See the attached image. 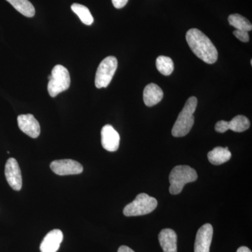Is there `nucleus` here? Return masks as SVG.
I'll return each mask as SVG.
<instances>
[{"label": "nucleus", "instance_id": "obj_1", "mask_svg": "<svg viewBox=\"0 0 252 252\" xmlns=\"http://www.w3.org/2000/svg\"><path fill=\"white\" fill-rule=\"evenodd\" d=\"M186 39L192 52L199 59L207 64L217 62L218 51L211 40L201 31L196 28L189 30Z\"/></svg>", "mask_w": 252, "mask_h": 252}, {"label": "nucleus", "instance_id": "obj_2", "mask_svg": "<svg viewBox=\"0 0 252 252\" xmlns=\"http://www.w3.org/2000/svg\"><path fill=\"white\" fill-rule=\"evenodd\" d=\"M198 105V99L192 96L187 99L185 107L179 114L175 125L172 127L174 137H185L191 130L194 124L193 114Z\"/></svg>", "mask_w": 252, "mask_h": 252}, {"label": "nucleus", "instance_id": "obj_3", "mask_svg": "<svg viewBox=\"0 0 252 252\" xmlns=\"http://www.w3.org/2000/svg\"><path fill=\"white\" fill-rule=\"evenodd\" d=\"M197 179L198 174L193 168L189 165H177L172 169L169 177V191L172 195H178L187 184L195 182Z\"/></svg>", "mask_w": 252, "mask_h": 252}, {"label": "nucleus", "instance_id": "obj_4", "mask_svg": "<svg viewBox=\"0 0 252 252\" xmlns=\"http://www.w3.org/2000/svg\"><path fill=\"white\" fill-rule=\"evenodd\" d=\"M48 92L52 97H56L58 94L67 91L70 86V75L67 68L58 64L55 66L49 76Z\"/></svg>", "mask_w": 252, "mask_h": 252}, {"label": "nucleus", "instance_id": "obj_5", "mask_svg": "<svg viewBox=\"0 0 252 252\" xmlns=\"http://www.w3.org/2000/svg\"><path fill=\"white\" fill-rule=\"evenodd\" d=\"M158 205L157 200L146 193L137 195L132 203L126 205L124 214L126 217L142 216L148 215L156 210Z\"/></svg>", "mask_w": 252, "mask_h": 252}, {"label": "nucleus", "instance_id": "obj_6", "mask_svg": "<svg viewBox=\"0 0 252 252\" xmlns=\"http://www.w3.org/2000/svg\"><path fill=\"white\" fill-rule=\"evenodd\" d=\"M118 66L117 58L108 56L99 64L94 79V85L97 89L107 88L115 74Z\"/></svg>", "mask_w": 252, "mask_h": 252}, {"label": "nucleus", "instance_id": "obj_7", "mask_svg": "<svg viewBox=\"0 0 252 252\" xmlns=\"http://www.w3.org/2000/svg\"><path fill=\"white\" fill-rule=\"evenodd\" d=\"M50 167L54 173L60 176L79 175L84 170L81 164L71 159L54 160Z\"/></svg>", "mask_w": 252, "mask_h": 252}, {"label": "nucleus", "instance_id": "obj_8", "mask_svg": "<svg viewBox=\"0 0 252 252\" xmlns=\"http://www.w3.org/2000/svg\"><path fill=\"white\" fill-rule=\"evenodd\" d=\"M5 177L10 187L15 190L22 189L23 181L21 169L17 160L14 158H10L5 165Z\"/></svg>", "mask_w": 252, "mask_h": 252}, {"label": "nucleus", "instance_id": "obj_9", "mask_svg": "<svg viewBox=\"0 0 252 252\" xmlns=\"http://www.w3.org/2000/svg\"><path fill=\"white\" fill-rule=\"evenodd\" d=\"M213 231V227L210 223H205L199 228L195 238L194 252H210Z\"/></svg>", "mask_w": 252, "mask_h": 252}, {"label": "nucleus", "instance_id": "obj_10", "mask_svg": "<svg viewBox=\"0 0 252 252\" xmlns=\"http://www.w3.org/2000/svg\"><path fill=\"white\" fill-rule=\"evenodd\" d=\"M18 125L21 131L32 137L36 138L40 134V126L32 114H22L18 117Z\"/></svg>", "mask_w": 252, "mask_h": 252}, {"label": "nucleus", "instance_id": "obj_11", "mask_svg": "<svg viewBox=\"0 0 252 252\" xmlns=\"http://www.w3.org/2000/svg\"><path fill=\"white\" fill-rule=\"evenodd\" d=\"M102 147L108 152L118 150L120 144V136L117 130L111 125H106L101 131Z\"/></svg>", "mask_w": 252, "mask_h": 252}, {"label": "nucleus", "instance_id": "obj_12", "mask_svg": "<svg viewBox=\"0 0 252 252\" xmlns=\"http://www.w3.org/2000/svg\"><path fill=\"white\" fill-rule=\"evenodd\" d=\"M63 240V232L59 229L50 231L44 237L40 245L41 252H56L59 250Z\"/></svg>", "mask_w": 252, "mask_h": 252}, {"label": "nucleus", "instance_id": "obj_13", "mask_svg": "<svg viewBox=\"0 0 252 252\" xmlns=\"http://www.w3.org/2000/svg\"><path fill=\"white\" fill-rule=\"evenodd\" d=\"M158 240L163 252H177V235L175 230L162 229L159 233Z\"/></svg>", "mask_w": 252, "mask_h": 252}, {"label": "nucleus", "instance_id": "obj_14", "mask_svg": "<svg viewBox=\"0 0 252 252\" xmlns=\"http://www.w3.org/2000/svg\"><path fill=\"white\" fill-rule=\"evenodd\" d=\"M163 92L158 86L155 84H149L146 86L143 92L144 104L147 107H153L162 100Z\"/></svg>", "mask_w": 252, "mask_h": 252}, {"label": "nucleus", "instance_id": "obj_15", "mask_svg": "<svg viewBox=\"0 0 252 252\" xmlns=\"http://www.w3.org/2000/svg\"><path fill=\"white\" fill-rule=\"evenodd\" d=\"M232 154L228 147H215L207 154L209 161L215 165H220L230 160Z\"/></svg>", "mask_w": 252, "mask_h": 252}, {"label": "nucleus", "instance_id": "obj_16", "mask_svg": "<svg viewBox=\"0 0 252 252\" xmlns=\"http://www.w3.org/2000/svg\"><path fill=\"white\" fill-rule=\"evenodd\" d=\"M17 10L26 17L32 18L35 14V9L34 6L28 0H6Z\"/></svg>", "mask_w": 252, "mask_h": 252}, {"label": "nucleus", "instance_id": "obj_17", "mask_svg": "<svg viewBox=\"0 0 252 252\" xmlns=\"http://www.w3.org/2000/svg\"><path fill=\"white\" fill-rule=\"evenodd\" d=\"M228 22L230 26L236 28V30H239V31L250 32L252 30V23L248 19L240 14L230 15L228 16Z\"/></svg>", "mask_w": 252, "mask_h": 252}, {"label": "nucleus", "instance_id": "obj_18", "mask_svg": "<svg viewBox=\"0 0 252 252\" xmlns=\"http://www.w3.org/2000/svg\"><path fill=\"white\" fill-rule=\"evenodd\" d=\"M71 9L73 12L75 13L79 16L81 22L84 24L86 26H91L94 23V18L93 17L92 14L89 9L84 5L74 3L71 6Z\"/></svg>", "mask_w": 252, "mask_h": 252}, {"label": "nucleus", "instance_id": "obj_19", "mask_svg": "<svg viewBox=\"0 0 252 252\" xmlns=\"http://www.w3.org/2000/svg\"><path fill=\"white\" fill-rule=\"evenodd\" d=\"M250 126V120L243 115H238L228 122V130L242 132L248 130Z\"/></svg>", "mask_w": 252, "mask_h": 252}, {"label": "nucleus", "instance_id": "obj_20", "mask_svg": "<svg viewBox=\"0 0 252 252\" xmlns=\"http://www.w3.org/2000/svg\"><path fill=\"white\" fill-rule=\"evenodd\" d=\"M156 64L158 70L165 76L170 75L175 68L173 61L167 56H160L158 57Z\"/></svg>", "mask_w": 252, "mask_h": 252}, {"label": "nucleus", "instance_id": "obj_21", "mask_svg": "<svg viewBox=\"0 0 252 252\" xmlns=\"http://www.w3.org/2000/svg\"><path fill=\"white\" fill-rule=\"evenodd\" d=\"M233 34L238 38L239 40L243 41V42H248L249 40H250L248 32L235 30L233 32Z\"/></svg>", "mask_w": 252, "mask_h": 252}, {"label": "nucleus", "instance_id": "obj_22", "mask_svg": "<svg viewBox=\"0 0 252 252\" xmlns=\"http://www.w3.org/2000/svg\"><path fill=\"white\" fill-rule=\"evenodd\" d=\"M215 130L220 133H224L228 130V122L223 120L217 122L215 125Z\"/></svg>", "mask_w": 252, "mask_h": 252}, {"label": "nucleus", "instance_id": "obj_23", "mask_svg": "<svg viewBox=\"0 0 252 252\" xmlns=\"http://www.w3.org/2000/svg\"><path fill=\"white\" fill-rule=\"evenodd\" d=\"M112 4L117 9H122L127 4L128 0H112Z\"/></svg>", "mask_w": 252, "mask_h": 252}, {"label": "nucleus", "instance_id": "obj_24", "mask_svg": "<svg viewBox=\"0 0 252 252\" xmlns=\"http://www.w3.org/2000/svg\"><path fill=\"white\" fill-rule=\"evenodd\" d=\"M118 252H135L132 249L128 248V247L125 246V245H123V246H121L120 248L118 250Z\"/></svg>", "mask_w": 252, "mask_h": 252}, {"label": "nucleus", "instance_id": "obj_25", "mask_svg": "<svg viewBox=\"0 0 252 252\" xmlns=\"http://www.w3.org/2000/svg\"><path fill=\"white\" fill-rule=\"evenodd\" d=\"M237 252H252V251L250 249L247 248V247L243 246L238 248V250H237Z\"/></svg>", "mask_w": 252, "mask_h": 252}]
</instances>
